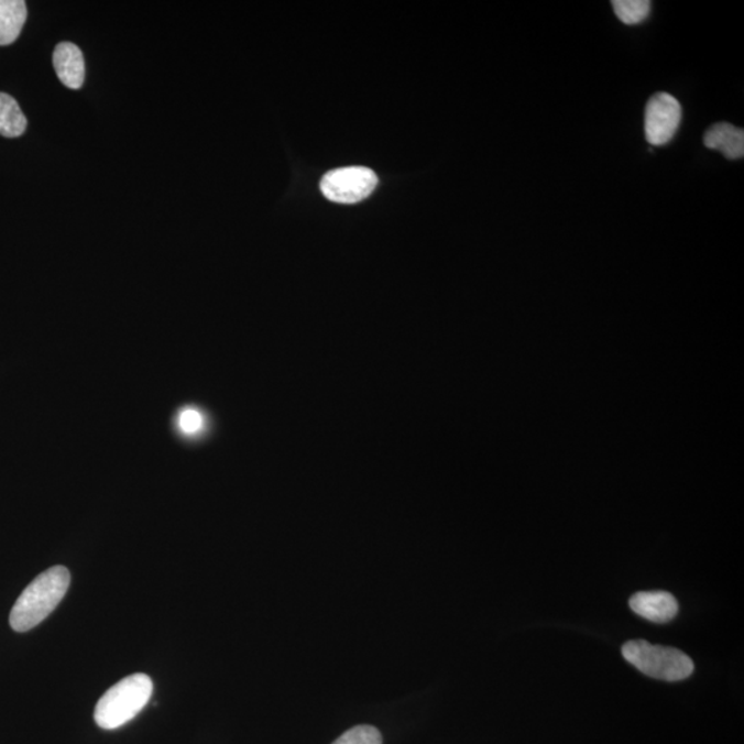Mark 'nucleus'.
Returning <instances> with one entry per match:
<instances>
[{
	"label": "nucleus",
	"instance_id": "7",
	"mask_svg": "<svg viewBox=\"0 0 744 744\" xmlns=\"http://www.w3.org/2000/svg\"><path fill=\"white\" fill-rule=\"evenodd\" d=\"M631 609L644 620L667 623L675 620L678 603L672 594L667 592H642L633 595Z\"/></svg>",
	"mask_w": 744,
	"mask_h": 744
},
{
	"label": "nucleus",
	"instance_id": "6",
	"mask_svg": "<svg viewBox=\"0 0 744 744\" xmlns=\"http://www.w3.org/2000/svg\"><path fill=\"white\" fill-rule=\"evenodd\" d=\"M53 65L59 81L68 89L78 90L85 84V58L78 46L70 42L57 45L53 54Z\"/></svg>",
	"mask_w": 744,
	"mask_h": 744
},
{
	"label": "nucleus",
	"instance_id": "4",
	"mask_svg": "<svg viewBox=\"0 0 744 744\" xmlns=\"http://www.w3.org/2000/svg\"><path fill=\"white\" fill-rule=\"evenodd\" d=\"M379 184V177L366 167L332 169L321 179L320 189L328 200L354 205L369 198Z\"/></svg>",
	"mask_w": 744,
	"mask_h": 744
},
{
	"label": "nucleus",
	"instance_id": "10",
	"mask_svg": "<svg viewBox=\"0 0 744 744\" xmlns=\"http://www.w3.org/2000/svg\"><path fill=\"white\" fill-rule=\"evenodd\" d=\"M26 125L29 122L19 102L7 92H0V135L18 139L25 133Z\"/></svg>",
	"mask_w": 744,
	"mask_h": 744
},
{
	"label": "nucleus",
	"instance_id": "8",
	"mask_svg": "<svg viewBox=\"0 0 744 744\" xmlns=\"http://www.w3.org/2000/svg\"><path fill=\"white\" fill-rule=\"evenodd\" d=\"M703 144L731 161L744 156V131L730 123H716L705 131Z\"/></svg>",
	"mask_w": 744,
	"mask_h": 744
},
{
	"label": "nucleus",
	"instance_id": "11",
	"mask_svg": "<svg viewBox=\"0 0 744 744\" xmlns=\"http://www.w3.org/2000/svg\"><path fill=\"white\" fill-rule=\"evenodd\" d=\"M616 18L626 25L642 24L650 13L648 0H615L612 2Z\"/></svg>",
	"mask_w": 744,
	"mask_h": 744
},
{
	"label": "nucleus",
	"instance_id": "13",
	"mask_svg": "<svg viewBox=\"0 0 744 744\" xmlns=\"http://www.w3.org/2000/svg\"><path fill=\"white\" fill-rule=\"evenodd\" d=\"M179 429L184 431L185 435H196L198 431L204 428V417L195 408H185L183 413L179 414L178 419Z\"/></svg>",
	"mask_w": 744,
	"mask_h": 744
},
{
	"label": "nucleus",
	"instance_id": "3",
	"mask_svg": "<svg viewBox=\"0 0 744 744\" xmlns=\"http://www.w3.org/2000/svg\"><path fill=\"white\" fill-rule=\"evenodd\" d=\"M623 658L645 676L664 681L686 680L693 671V661L682 650L633 639L623 645Z\"/></svg>",
	"mask_w": 744,
	"mask_h": 744
},
{
	"label": "nucleus",
	"instance_id": "9",
	"mask_svg": "<svg viewBox=\"0 0 744 744\" xmlns=\"http://www.w3.org/2000/svg\"><path fill=\"white\" fill-rule=\"evenodd\" d=\"M29 15L24 0H0V46L19 40Z\"/></svg>",
	"mask_w": 744,
	"mask_h": 744
},
{
	"label": "nucleus",
	"instance_id": "2",
	"mask_svg": "<svg viewBox=\"0 0 744 744\" xmlns=\"http://www.w3.org/2000/svg\"><path fill=\"white\" fill-rule=\"evenodd\" d=\"M152 692L153 682L150 676L136 672L123 678L98 700L95 710L97 725L112 731L128 724L150 703Z\"/></svg>",
	"mask_w": 744,
	"mask_h": 744
},
{
	"label": "nucleus",
	"instance_id": "1",
	"mask_svg": "<svg viewBox=\"0 0 744 744\" xmlns=\"http://www.w3.org/2000/svg\"><path fill=\"white\" fill-rule=\"evenodd\" d=\"M69 583L70 573L62 566L53 567L35 578L10 612V626L13 631L25 633L45 621L62 603Z\"/></svg>",
	"mask_w": 744,
	"mask_h": 744
},
{
	"label": "nucleus",
	"instance_id": "12",
	"mask_svg": "<svg viewBox=\"0 0 744 744\" xmlns=\"http://www.w3.org/2000/svg\"><path fill=\"white\" fill-rule=\"evenodd\" d=\"M332 744H382V735L375 726L358 725L344 732Z\"/></svg>",
	"mask_w": 744,
	"mask_h": 744
},
{
	"label": "nucleus",
	"instance_id": "5",
	"mask_svg": "<svg viewBox=\"0 0 744 744\" xmlns=\"http://www.w3.org/2000/svg\"><path fill=\"white\" fill-rule=\"evenodd\" d=\"M682 120L681 103L669 92H656L645 108V139L650 145H666L675 139Z\"/></svg>",
	"mask_w": 744,
	"mask_h": 744
}]
</instances>
